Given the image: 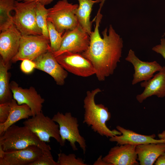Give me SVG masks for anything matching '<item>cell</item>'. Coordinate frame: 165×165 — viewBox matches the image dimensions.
I'll use <instances>...</instances> for the list:
<instances>
[{"label":"cell","mask_w":165,"mask_h":165,"mask_svg":"<svg viewBox=\"0 0 165 165\" xmlns=\"http://www.w3.org/2000/svg\"><path fill=\"white\" fill-rule=\"evenodd\" d=\"M100 11L98 10L95 18L94 29L90 35L89 47L81 54L94 66L98 80L102 81L114 73L120 62L123 45L122 38L111 25L108 31L106 28L102 32L101 37L99 30L102 17Z\"/></svg>","instance_id":"cell-1"},{"label":"cell","mask_w":165,"mask_h":165,"mask_svg":"<svg viewBox=\"0 0 165 165\" xmlns=\"http://www.w3.org/2000/svg\"><path fill=\"white\" fill-rule=\"evenodd\" d=\"M101 91L97 88L88 91L83 100L84 109L83 123L90 127L91 129L102 136L110 138L121 133L117 130H111L107 126L106 123L111 118L108 108L102 104H97L95 100L97 94Z\"/></svg>","instance_id":"cell-2"},{"label":"cell","mask_w":165,"mask_h":165,"mask_svg":"<svg viewBox=\"0 0 165 165\" xmlns=\"http://www.w3.org/2000/svg\"><path fill=\"white\" fill-rule=\"evenodd\" d=\"M31 145L44 150H51L49 145L24 126L19 127L13 124L0 136V146L5 151L21 149Z\"/></svg>","instance_id":"cell-3"},{"label":"cell","mask_w":165,"mask_h":165,"mask_svg":"<svg viewBox=\"0 0 165 165\" xmlns=\"http://www.w3.org/2000/svg\"><path fill=\"white\" fill-rule=\"evenodd\" d=\"M79 5L60 0L48 9L47 20L52 23L60 33L72 30L79 24L76 15Z\"/></svg>","instance_id":"cell-4"},{"label":"cell","mask_w":165,"mask_h":165,"mask_svg":"<svg viewBox=\"0 0 165 165\" xmlns=\"http://www.w3.org/2000/svg\"><path fill=\"white\" fill-rule=\"evenodd\" d=\"M52 119L59 126L61 140L60 145L62 146H64L67 140L69 142L72 150L76 151L78 148L75 143L77 142L85 154L87 146L86 141L80 134L77 119L73 116L70 112H67L64 114L58 112Z\"/></svg>","instance_id":"cell-5"},{"label":"cell","mask_w":165,"mask_h":165,"mask_svg":"<svg viewBox=\"0 0 165 165\" xmlns=\"http://www.w3.org/2000/svg\"><path fill=\"white\" fill-rule=\"evenodd\" d=\"M36 2H20L16 0L13 16L14 25L22 35H42L36 20Z\"/></svg>","instance_id":"cell-6"},{"label":"cell","mask_w":165,"mask_h":165,"mask_svg":"<svg viewBox=\"0 0 165 165\" xmlns=\"http://www.w3.org/2000/svg\"><path fill=\"white\" fill-rule=\"evenodd\" d=\"M50 39L42 35H22L18 52L11 61L14 63L28 59L33 61L50 50Z\"/></svg>","instance_id":"cell-7"},{"label":"cell","mask_w":165,"mask_h":165,"mask_svg":"<svg viewBox=\"0 0 165 165\" xmlns=\"http://www.w3.org/2000/svg\"><path fill=\"white\" fill-rule=\"evenodd\" d=\"M23 124L42 141L48 143L50 141V138H53L61 144L58 124L52 118L45 116L42 112L27 119Z\"/></svg>","instance_id":"cell-8"},{"label":"cell","mask_w":165,"mask_h":165,"mask_svg":"<svg viewBox=\"0 0 165 165\" xmlns=\"http://www.w3.org/2000/svg\"><path fill=\"white\" fill-rule=\"evenodd\" d=\"M55 58L64 69L75 75L87 77L95 75L94 66L81 54L66 51Z\"/></svg>","instance_id":"cell-9"},{"label":"cell","mask_w":165,"mask_h":165,"mask_svg":"<svg viewBox=\"0 0 165 165\" xmlns=\"http://www.w3.org/2000/svg\"><path fill=\"white\" fill-rule=\"evenodd\" d=\"M46 150L36 145L19 150L4 151L0 146V165H30Z\"/></svg>","instance_id":"cell-10"},{"label":"cell","mask_w":165,"mask_h":165,"mask_svg":"<svg viewBox=\"0 0 165 165\" xmlns=\"http://www.w3.org/2000/svg\"><path fill=\"white\" fill-rule=\"evenodd\" d=\"M61 47L58 51L53 53L55 57L66 51L82 53L88 48L90 35L79 23L74 29L66 31Z\"/></svg>","instance_id":"cell-11"},{"label":"cell","mask_w":165,"mask_h":165,"mask_svg":"<svg viewBox=\"0 0 165 165\" xmlns=\"http://www.w3.org/2000/svg\"><path fill=\"white\" fill-rule=\"evenodd\" d=\"M10 88L13 99L19 105L25 104L28 105L32 111V116L42 112V104L45 100L34 87L24 89L19 86L16 82L12 81L10 82Z\"/></svg>","instance_id":"cell-12"},{"label":"cell","mask_w":165,"mask_h":165,"mask_svg":"<svg viewBox=\"0 0 165 165\" xmlns=\"http://www.w3.org/2000/svg\"><path fill=\"white\" fill-rule=\"evenodd\" d=\"M22 35L14 24L1 31L0 57L5 64H11V59L17 53Z\"/></svg>","instance_id":"cell-13"},{"label":"cell","mask_w":165,"mask_h":165,"mask_svg":"<svg viewBox=\"0 0 165 165\" xmlns=\"http://www.w3.org/2000/svg\"><path fill=\"white\" fill-rule=\"evenodd\" d=\"M35 69L43 71L50 75L56 84L63 85L68 76L67 71L58 63L53 53L49 50L35 59Z\"/></svg>","instance_id":"cell-14"},{"label":"cell","mask_w":165,"mask_h":165,"mask_svg":"<svg viewBox=\"0 0 165 165\" xmlns=\"http://www.w3.org/2000/svg\"><path fill=\"white\" fill-rule=\"evenodd\" d=\"M125 60L131 63L134 67V72L132 82L133 85L150 79L154 76V74L159 71L162 67L156 61L145 62L141 60L131 49L129 51Z\"/></svg>","instance_id":"cell-15"},{"label":"cell","mask_w":165,"mask_h":165,"mask_svg":"<svg viewBox=\"0 0 165 165\" xmlns=\"http://www.w3.org/2000/svg\"><path fill=\"white\" fill-rule=\"evenodd\" d=\"M136 146L130 144L119 145L110 148L108 154L102 158L110 165H138Z\"/></svg>","instance_id":"cell-16"},{"label":"cell","mask_w":165,"mask_h":165,"mask_svg":"<svg viewBox=\"0 0 165 165\" xmlns=\"http://www.w3.org/2000/svg\"><path fill=\"white\" fill-rule=\"evenodd\" d=\"M145 88L143 92L137 95L138 101L142 103L147 98L153 95L159 98L165 97V66L162 67L159 72L150 79L140 84Z\"/></svg>","instance_id":"cell-17"},{"label":"cell","mask_w":165,"mask_h":165,"mask_svg":"<svg viewBox=\"0 0 165 165\" xmlns=\"http://www.w3.org/2000/svg\"><path fill=\"white\" fill-rule=\"evenodd\" d=\"M116 128L121 134L113 136L110 138L109 140L116 142L117 145L130 144L137 146L150 143H163V140L155 139V134L149 135L141 134L119 126H117Z\"/></svg>","instance_id":"cell-18"},{"label":"cell","mask_w":165,"mask_h":165,"mask_svg":"<svg viewBox=\"0 0 165 165\" xmlns=\"http://www.w3.org/2000/svg\"><path fill=\"white\" fill-rule=\"evenodd\" d=\"M138 160L141 165H152L165 152V143H150L137 146Z\"/></svg>","instance_id":"cell-19"},{"label":"cell","mask_w":165,"mask_h":165,"mask_svg":"<svg viewBox=\"0 0 165 165\" xmlns=\"http://www.w3.org/2000/svg\"><path fill=\"white\" fill-rule=\"evenodd\" d=\"M10 112L7 120L5 123H0V136L8 128L18 121L23 119H28L33 116L30 107L26 104L19 105L13 99L10 102Z\"/></svg>","instance_id":"cell-20"},{"label":"cell","mask_w":165,"mask_h":165,"mask_svg":"<svg viewBox=\"0 0 165 165\" xmlns=\"http://www.w3.org/2000/svg\"><path fill=\"white\" fill-rule=\"evenodd\" d=\"M79 3L76 15L79 23L82 28L90 35L92 32L90 14L94 5L101 3L102 0H77Z\"/></svg>","instance_id":"cell-21"},{"label":"cell","mask_w":165,"mask_h":165,"mask_svg":"<svg viewBox=\"0 0 165 165\" xmlns=\"http://www.w3.org/2000/svg\"><path fill=\"white\" fill-rule=\"evenodd\" d=\"M11 64H5L0 57V104L10 102L13 99L8 72Z\"/></svg>","instance_id":"cell-22"},{"label":"cell","mask_w":165,"mask_h":165,"mask_svg":"<svg viewBox=\"0 0 165 165\" xmlns=\"http://www.w3.org/2000/svg\"><path fill=\"white\" fill-rule=\"evenodd\" d=\"M15 0H0V31L5 30L13 25L10 12L14 10Z\"/></svg>","instance_id":"cell-23"},{"label":"cell","mask_w":165,"mask_h":165,"mask_svg":"<svg viewBox=\"0 0 165 165\" xmlns=\"http://www.w3.org/2000/svg\"><path fill=\"white\" fill-rule=\"evenodd\" d=\"M48 9L45 6L37 2L35 7V16L37 25L41 30L42 35L49 38L47 25V18Z\"/></svg>","instance_id":"cell-24"},{"label":"cell","mask_w":165,"mask_h":165,"mask_svg":"<svg viewBox=\"0 0 165 165\" xmlns=\"http://www.w3.org/2000/svg\"><path fill=\"white\" fill-rule=\"evenodd\" d=\"M47 25L50 42V50L55 53L59 50L64 38L63 33L58 32L53 24L47 20Z\"/></svg>","instance_id":"cell-25"},{"label":"cell","mask_w":165,"mask_h":165,"mask_svg":"<svg viewBox=\"0 0 165 165\" xmlns=\"http://www.w3.org/2000/svg\"><path fill=\"white\" fill-rule=\"evenodd\" d=\"M57 162L59 165H88L84 163L83 160L79 158H76L74 153L67 155L64 153L60 152L58 154Z\"/></svg>","instance_id":"cell-26"},{"label":"cell","mask_w":165,"mask_h":165,"mask_svg":"<svg viewBox=\"0 0 165 165\" xmlns=\"http://www.w3.org/2000/svg\"><path fill=\"white\" fill-rule=\"evenodd\" d=\"M30 165H59L55 161L52 155L50 150H46L44 154Z\"/></svg>","instance_id":"cell-27"},{"label":"cell","mask_w":165,"mask_h":165,"mask_svg":"<svg viewBox=\"0 0 165 165\" xmlns=\"http://www.w3.org/2000/svg\"><path fill=\"white\" fill-rule=\"evenodd\" d=\"M10 102L0 104V123H5L9 117L10 110Z\"/></svg>","instance_id":"cell-28"},{"label":"cell","mask_w":165,"mask_h":165,"mask_svg":"<svg viewBox=\"0 0 165 165\" xmlns=\"http://www.w3.org/2000/svg\"><path fill=\"white\" fill-rule=\"evenodd\" d=\"M36 65L34 62L28 59L22 61L20 65L21 70L26 74L31 73L35 68Z\"/></svg>","instance_id":"cell-29"},{"label":"cell","mask_w":165,"mask_h":165,"mask_svg":"<svg viewBox=\"0 0 165 165\" xmlns=\"http://www.w3.org/2000/svg\"><path fill=\"white\" fill-rule=\"evenodd\" d=\"M160 41V44L154 46L152 49L153 51L161 55L165 60V38H162Z\"/></svg>","instance_id":"cell-30"},{"label":"cell","mask_w":165,"mask_h":165,"mask_svg":"<svg viewBox=\"0 0 165 165\" xmlns=\"http://www.w3.org/2000/svg\"><path fill=\"white\" fill-rule=\"evenodd\" d=\"M155 165H165V152L160 155L154 163Z\"/></svg>","instance_id":"cell-31"},{"label":"cell","mask_w":165,"mask_h":165,"mask_svg":"<svg viewBox=\"0 0 165 165\" xmlns=\"http://www.w3.org/2000/svg\"><path fill=\"white\" fill-rule=\"evenodd\" d=\"M54 0H24L23 2H36L44 6L50 4Z\"/></svg>","instance_id":"cell-32"},{"label":"cell","mask_w":165,"mask_h":165,"mask_svg":"<svg viewBox=\"0 0 165 165\" xmlns=\"http://www.w3.org/2000/svg\"><path fill=\"white\" fill-rule=\"evenodd\" d=\"M94 165H110L108 163L104 161L102 159V156L101 155L99 156L98 158L97 159L94 163Z\"/></svg>","instance_id":"cell-33"},{"label":"cell","mask_w":165,"mask_h":165,"mask_svg":"<svg viewBox=\"0 0 165 165\" xmlns=\"http://www.w3.org/2000/svg\"><path fill=\"white\" fill-rule=\"evenodd\" d=\"M158 136L159 139L163 140V143H165V130L158 134Z\"/></svg>","instance_id":"cell-34"},{"label":"cell","mask_w":165,"mask_h":165,"mask_svg":"<svg viewBox=\"0 0 165 165\" xmlns=\"http://www.w3.org/2000/svg\"><path fill=\"white\" fill-rule=\"evenodd\" d=\"M105 0H102L101 2L100 3L99 5L100 7L98 10L100 11L101 10V8H102Z\"/></svg>","instance_id":"cell-35"},{"label":"cell","mask_w":165,"mask_h":165,"mask_svg":"<svg viewBox=\"0 0 165 165\" xmlns=\"http://www.w3.org/2000/svg\"><path fill=\"white\" fill-rule=\"evenodd\" d=\"M17 0L19 2H20V1H24V0Z\"/></svg>","instance_id":"cell-36"},{"label":"cell","mask_w":165,"mask_h":165,"mask_svg":"<svg viewBox=\"0 0 165 165\" xmlns=\"http://www.w3.org/2000/svg\"><path fill=\"white\" fill-rule=\"evenodd\" d=\"M164 36H165V32L164 34Z\"/></svg>","instance_id":"cell-37"}]
</instances>
